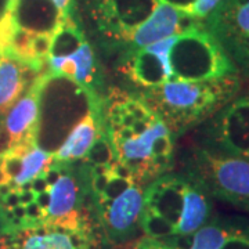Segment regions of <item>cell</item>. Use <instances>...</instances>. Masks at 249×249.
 Listing matches in <instances>:
<instances>
[{
	"instance_id": "obj_24",
	"label": "cell",
	"mask_w": 249,
	"mask_h": 249,
	"mask_svg": "<svg viewBox=\"0 0 249 249\" xmlns=\"http://www.w3.org/2000/svg\"><path fill=\"white\" fill-rule=\"evenodd\" d=\"M72 1L73 0H53V3L60 9L64 17H70L71 16V7H72Z\"/></svg>"
},
{
	"instance_id": "obj_25",
	"label": "cell",
	"mask_w": 249,
	"mask_h": 249,
	"mask_svg": "<svg viewBox=\"0 0 249 249\" xmlns=\"http://www.w3.org/2000/svg\"><path fill=\"white\" fill-rule=\"evenodd\" d=\"M10 4H11V0H0V19L7 14Z\"/></svg>"
},
{
	"instance_id": "obj_3",
	"label": "cell",
	"mask_w": 249,
	"mask_h": 249,
	"mask_svg": "<svg viewBox=\"0 0 249 249\" xmlns=\"http://www.w3.org/2000/svg\"><path fill=\"white\" fill-rule=\"evenodd\" d=\"M168 60L172 79L209 82L224 78L234 71L222 46L198 28L176 36Z\"/></svg>"
},
{
	"instance_id": "obj_14",
	"label": "cell",
	"mask_w": 249,
	"mask_h": 249,
	"mask_svg": "<svg viewBox=\"0 0 249 249\" xmlns=\"http://www.w3.org/2000/svg\"><path fill=\"white\" fill-rule=\"evenodd\" d=\"M10 13L18 28L37 35H53L65 19L53 0H11Z\"/></svg>"
},
{
	"instance_id": "obj_13",
	"label": "cell",
	"mask_w": 249,
	"mask_h": 249,
	"mask_svg": "<svg viewBox=\"0 0 249 249\" xmlns=\"http://www.w3.org/2000/svg\"><path fill=\"white\" fill-rule=\"evenodd\" d=\"M188 181L181 178L163 176L144 191V209L158 214L176 230L184 205V191Z\"/></svg>"
},
{
	"instance_id": "obj_4",
	"label": "cell",
	"mask_w": 249,
	"mask_h": 249,
	"mask_svg": "<svg viewBox=\"0 0 249 249\" xmlns=\"http://www.w3.org/2000/svg\"><path fill=\"white\" fill-rule=\"evenodd\" d=\"M49 187L35 196V202L45 213V223L76 229L91 223L83 209L89 194V178L76 176L68 163L54 162L47 168Z\"/></svg>"
},
{
	"instance_id": "obj_11",
	"label": "cell",
	"mask_w": 249,
	"mask_h": 249,
	"mask_svg": "<svg viewBox=\"0 0 249 249\" xmlns=\"http://www.w3.org/2000/svg\"><path fill=\"white\" fill-rule=\"evenodd\" d=\"M42 76L36 78L25 96L19 97L4 115L6 150L36 145V126L39 119V91Z\"/></svg>"
},
{
	"instance_id": "obj_7",
	"label": "cell",
	"mask_w": 249,
	"mask_h": 249,
	"mask_svg": "<svg viewBox=\"0 0 249 249\" xmlns=\"http://www.w3.org/2000/svg\"><path fill=\"white\" fill-rule=\"evenodd\" d=\"M6 235L0 241V249H100L93 223L76 229L43 223Z\"/></svg>"
},
{
	"instance_id": "obj_1",
	"label": "cell",
	"mask_w": 249,
	"mask_h": 249,
	"mask_svg": "<svg viewBox=\"0 0 249 249\" xmlns=\"http://www.w3.org/2000/svg\"><path fill=\"white\" fill-rule=\"evenodd\" d=\"M106 133L116 160L140 183L160 175L173 154L172 132L140 98L124 96L107 109Z\"/></svg>"
},
{
	"instance_id": "obj_8",
	"label": "cell",
	"mask_w": 249,
	"mask_h": 249,
	"mask_svg": "<svg viewBox=\"0 0 249 249\" xmlns=\"http://www.w3.org/2000/svg\"><path fill=\"white\" fill-rule=\"evenodd\" d=\"M90 16L111 40H127L130 34L150 17L158 0H88Z\"/></svg>"
},
{
	"instance_id": "obj_10",
	"label": "cell",
	"mask_w": 249,
	"mask_h": 249,
	"mask_svg": "<svg viewBox=\"0 0 249 249\" xmlns=\"http://www.w3.org/2000/svg\"><path fill=\"white\" fill-rule=\"evenodd\" d=\"M194 18L186 11L158 1L150 17L134 29L127 40L132 43L133 50H140L162 39L196 29Z\"/></svg>"
},
{
	"instance_id": "obj_19",
	"label": "cell",
	"mask_w": 249,
	"mask_h": 249,
	"mask_svg": "<svg viewBox=\"0 0 249 249\" xmlns=\"http://www.w3.org/2000/svg\"><path fill=\"white\" fill-rule=\"evenodd\" d=\"M83 160H86L88 166L111 165L115 162L116 158L115 154H114V148H112L111 142H109L106 132L100 130L97 139L94 140L93 145L90 147V150Z\"/></svg>"
},
{
	"instance_id": "obj_23",
	"label": "cell",
	"mask_w": 249,
	"mask_h": 249,
	"mask_svg": "<svg viewBox=\"0 0 249 249\" xmlns=\"http://www.w3.org/2000/svg\"><path fill=\"white\" fill-rule=\"evenodd\" d=\"M160 3H166V4H170L176 9L181 10V11H186L190 14V11L193 9L194 3L196 0H158Z\"/></svg>"
},
{
	"instance_id": "obj_21",
	"label": "cell",
	"mask_w": 249,
	"mask_h": 249,
	"mask_svg": "<svg viewBox=\"0 0 249 249\" xmlns=\"http://www.w3.org/2000/svg\"><path fill=\"white\" fill-rule=\"evenodd\" d=\"M222 249H249V234L237 231Z\"/></svg>"
},
{
	"instance_id": "obj_12",
	"label": "cell",
	"mask_w": 249,
	"mask_h": 249,
	"mask_svg": "<svg viewBox=\"0 0 249 249\" xmlns=\"http://www.w3.org/2000/svg\"><path fill=\"white\" fill-rule=\"evenodd\" d=\"M213 139L220 154L245 158L249 152V97L223 109L214 124Z\"/></svg>"
},
{
	"instance_id": "obj_17",
	"label": "cell",
	"mask_w": 249,
	"mask_h": 249,
	"mask_svg": "<svg viewBox=\"0 0 249 249\" xmlns=\"http://www.w3.org/2000/svg\"><path fill=\"white\" fill-rule=\"evenodd\" d=\"M211 204L204 190L188 181L184 191V205L176 227V235H193L208 222Z\"/></svg>"
},
{
	"instance_id": "obj_16",
	"label": "cell",
	"mask_w": 249,
	"mask_h": 249,
	"mask_svg": "<svg viewBox=\"0 0 249 249\" xmlns=\"http://www.w3.org/2000/svg\"><path fill=\"white\" fill-rule=\"evenodd\" d=\"M36 73L29 65L11 53L0 54V118L25 91L28 75Z\"/></svg>"
},
{
	"instance_id": "obj_9",
	"label": "cell",
	"mask_w": 249,
	"mask_h": 249,
	"mask_svg": "<svg viewBox=\"0 0 249 249\" xmlns=\"http://www.w3.org/2000/svg\"><path fill=\"white\" fill-rule=\"evenodd\" d=\"M144 209L142 183L133 181L106 204L94 206L98 223L108 240L122 241L130 237L140 226Z\"/></svg>"
},
{
	"instance_id": "obj_2",
	"label": "cell",
	"mask_w": 249,
	"mask_h": 249,
	"mask_svg": "<svg viewBox=\"0 0 249 249\" xmlns=\"http://www.w3.org/2000/svg\"><path fill=\"white\" fill-rule=\"evenodd\" d=\"M234 80L224 76L209 82L170 79L142 90L140 100L173 130H181L209 115L231 96Z\"/></svg>"
},
{
	"instance_id": "obj_22",
	"label": "cell",
	"mask_w": 249,
	"mask_h": 249,
	"mask_svg": "<svg viewBox=\"0 0 249 249\" xmlns=\"http://www.w3.org/2000/svg\"><path fill=\"white\" fill-rule=\"evenodd\" d=\"M136 249H172L170 247H168L165 242H162L160 240H154V238H144V240L139 241L137 245H136Z\"/></svg>"
},
{
	"instance_id": "obj_26",
	"label": "cell",
	"mask_w": 249,
	"mask_h": 249,
	"mask_svg": "<svg viewBox=\"0 0 249 249\" xmlns=\"http://www.w3.org/2000/svg\"><path fill=\"white\" fill-rule=\"evenodd\" d=\"M245 158H247V160H249V152L247 154V155H245Z\"/></svg>"
},
{
	"instance_id": "obj_20",
	"label": "cell",
	"mask_w": 249,
	"mask_h": 249,
	"mask_svg": "<svg viewBox=\"0 0 249 249\" xmlns=\"http://www.w3.org/2000/svg\"><path fill=\"white\" fill-rule=\"evenodd\" d=\"M234 6V4H232ZM234 14H232V21L234 25L241 32V35L249 32V1L241 6H234Z\"/></svg>"
},
{
	"instance_id": "obj_15",
	"label": "cell",
	"mask_w": 249,
	"mask_h": 249,
	"mask_svg": "<svg viewBox=\"0 0 249 249\" xmlns=\"http://www.w3.org/2000/svg\"><path fill=\"white\" fill-rule=\"evenodd\" d=\"M97 109L90 111L67 134L61 145L53 152V160L57 163H72L83 160L93 145L101 130L97 121Z\"/></svg>"
},
{
	"instance_id": "obj_6",
	"label": "cell",
	"mask_w": 249,
	"mask_h": 249,
	"mask_svg": "<svg viewBox=\"0 0 249 249\" xmlns=\"http://www.w3.org/2000/svg\"><path fill=\"white\" fill-rule=\"evenodd\" d=\"M193 176L202 190L249 209V160L226 154L198 152Z\"/></svg>"
},
{
	"instance_id": "obj_5",
	"label": "cell",
	"mask_w": 249,
	"mask_h": 249,
	"mask_svg": "<svg viewBox=\"0 0 249 249\" xmlns=\"http://www.w3.org/2000/svg\"><path fill=\"white\" fill-rule=\"evenodd\" d=\"M46 62L52 75L68 78L94 96L98 76L94 52L71 16L52 35Z\"/></svg>"
},
{
	"instance_id": "obj_18",
	"label": "cell",
	"mask_w": 249,
	"mask_h": 249,
	"mask_svg": "<svg viewBox=\"0 0 249 249\" xmlns=\"http://www.w3.org/2000/svg\"><path fill=\"white\" fill-rule=\"evenodd\" d=\"M237 231L238 230H232L216 223L206 224L193 234L188 249H222Z\"/></svg>"
}]
</instances>
